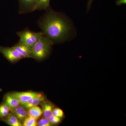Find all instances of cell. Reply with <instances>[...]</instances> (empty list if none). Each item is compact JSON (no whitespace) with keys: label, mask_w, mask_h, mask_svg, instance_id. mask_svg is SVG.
I'll use <instances>...</instances> for the list:
<instances>
[{"label":"cell","mask_w":126,"mask_h":126,"mask_svg":"<svg viewBox=\"0 0 126 126\" xmlns=\"http://www.w3.org/2000/svg\"><path fill=\"white\" fill-rule=\"evenodd\" d=\"M20 15L28 14L35 11L37 0H18Z\"/></svg>","instance_id":"obj_5"},{"label":"cell","mask_w":126,"mask_h":126,"mask_svg":"<svg viewBox=\"0 0 126 126\" xmlns=\"http://www.w3.org/2000/svg\"><path fill=\"white\" fill-rule=\"evenodd\" d=\"M126 0H117L116 1V4L118 6H121L123 4H126Z\"/></svg>","instance_id":"obj_20"},{"label":"cell","mask_w":126,"mask_h":126,"mask_svg":"<svg viewBox=\"0 0 126 126\" xmlns=\"http://www.w3.org/2000/svg\"><path fill=\"white\" fill-rule=\"evenodd\" d=\"M4 103L9 107L10 111L17 107L20 104L18 99L13 93L9 94L5 96Z\"/></svg>","instance_id":"obj_8"},{"label":"cell","mask_w":126,"mask_h":126,"mask_svg":"<svg viewBox=\"0 0 126 126\" xmlns=\"http://www.w3.org/2000/svg\"><path fill=\"white\" fill-rule=\"evenodd\" d=\"M0 53L12 63L18 62L23 58L21 55L13 47H4L0 46Z\"/></svg>","instance_id":"obj_4"},{"label":"cell","mask_w":126,"mask_h":126,"mask_svg":"<svg viewBox=\"0 0 126 126\" xmlns=\"http://www.w3.org/2000/svg\"><path fill=\"white\" fill-rule=\"evenodd\" d=\"M50 0H37L35 11L46 10L51 8L50 5Z\"/></svg>","instance_id":"obj_14"},{"label":"cell","mask_w":126,"mask_h":126,"mask_svg":"<svg viewBox=\"0 0 126 126\" xmlns=\"http://www.w3.org/2000/svg\"><path fill=\"white\" fill-rule=\"evenodd\" d=\"M38 125L39 126H51L54 125L50 122L48 118H42L39 121L38 123Z\"/></svg>","instance_id":"obj_17"},{"label":"cell","mask_w":126,"mask_h":126,"mask_svg":"<svg viewBox=\"0 0 126 126\" xmlns=\"http://www.w3.org/2000/svg\"><path fill=\"white\" fill-rule=\"evenodd\" d=\"M42 106L44 117L48 119L52 115L53 111L54 109V106L50 102L45 101L40 103Z\"/></svg>","instance_id":"obj_9"},{"label":"cell","mask_w":126,"mask_h":126,"mask_svg":"<svg viewBox=\"0 0 126 126\" xmlns=\"http://www.w3.org/2000/svg\"><path fill=\"white\" fill-rule=\"evenodd\" d=\"M13 47L21 55L23 58H31L32 53V48L26 45L20 40Z\"/></svg>","instance_id":"obj_7"},{"label":"cell","mask_w":126,"mask_h":126,"mask_svg":"<svg viewBox=\"0 0 126 126\" xmlns=\"http://www.w3.org/2000/svg\"><path fill=\"white\" fill-rule=\"evenodd\" d=\"M52 115L62 118L63 117L64 114L63 110L59 108H55L53 110Z\"/></svg>","instance_id":"obj_19"},{"label":"cell","mask_w":126,"mask_h":126,"mask_svg":"<svg viewBox=\"0 0 126 126\" xmlns=\"http://www.w3.org/2000/svg\"><path fill=\"white\" fill-rule=\"evenodd\" d=\"M28 110V116L33 117L36 119L39 118L43 114L42 109L37 106L32 107Z\"/></svg>","instance_id":"obj_13"},{"label":"cell","mask_w":126,"mask_h":126,"mask_svg":"<svg viewBox=\"0 0 126 126\" xmlns=\"http://www.w3.org/2000/svg\"><path fill=\"white\" fill-rule=\"evenodd\" d=\"M6 124L11 126H22L23 124L15 116L13 112L9 113V115L3 119Z\"/></svg>","instance_id":"obj_12"},{"label":"cell","mask_w":126,"mask_h":126,"mask_svg":"<svg viewBox=\"0 0 126 126\" xmlns=\"http://www.w3.org/2000/svg\"><path fill=\"white\" fill-rule=\"evenodd\" d=\"M50 122L52 123L53 125H56L59 124L61 122L62 118L55 116L54 115H52L50 116L48 118Z\"/></svg>","instance_id":"obj_18"},{"label":"cell","mask_w":126,"mask_h":126,"mask_svg":"<svg viewBox=\"0 0 126 126\" xmlns=\"http://www.w3.org/2000/svg\"><path fill=\"white\" fill-rule=\"evenodd\" d=\"M10 108L4 103L0 105V119L3 120L8 116L10 113Z\"/></svg>","instance_id":"obj_15"},{"label":"cell","mask_w":126,"mask_h":126,"mask_svg":"<svg viewBox=\"0 0 126 126\" xmlns=\"http://www.w3.org/2000/svg\"><path fill=\"white\" fill-rule=\"evenodd\" d=\"M94 0H88L87 5V12H88L90 10Z\"/></svg>","instance_id":"obj_21"},{"label":"cell","mask_w":126,"mask_h":126,"mask_svg":"<svg viewBox=\"0 0 126 126\" xmlns=\"http://www.w3.org/2000/svg\"><path fill=\"white\" fill-rule=\"evenodd\" d=\"M11 111L21 123L28 116V112L22 106H19Z\"/></svg>","instance_id":"obj_10"},{"label":"cell","mask_w":126,"mask_h":126,"mask_svg":"<svg viewBox=\"0 0 126 126\" xmlns=\"http://www.w3.org/2000/svg\"><path fill=\"white\" fill-rule=\"evenodd\" d=\"M20 38V40L26 45L32 48L36 43L44 35L41 32H34L30 30L29 29H25L24 30L19 32L16 33Z\"/></svg>","instance_id":"obj_3"},{"label":"cell","mask_w":126,"mask_h":126,"mask_svg":"<svg viewBox=\"0 0 126 126\" xmlns=\"http://www.w3.org/2000/svg\"><path fill=\"white\" fill-rule=\"evenodd\" d=\"M1 89L0 88V92H1Z\"/></svg>","instance_id":"obj_22"},{"label":"cell","mask_w":126,"mask_h":126,"mask_svg":"<svg viewBox=\"0 0 126 126\" xmlns=\"http://www.w3.org/2000/svg\"><path fill=\"white\" fill-rule=\"evenodd\" d=\"M46 11L38 21L44 35L54 44L64 43L74 37L76 31L70 18L63 12L55 11L51 8Z\"/></svg>","instance_id":"obj_1"},{"label":"cell","mask_w":126,"mask_h":126,"mask_svg":"<svg viewBox=\"0 0 126 126\" xmlns=\"http://www.w3.org/2000/svg\"><path fill=\"white\" fill-rule=\"evenodd\" d=\"M44 101H45V97L43 95H40L39 94L38 96L30 99L23 106L25 108L29 109L32 107L38 106Z\"/></svg>","instance_id":"obj_11"},{"label":"cell","mask_w":126,"mask_h":126,"mask_svg":"<svg viewBox=\"0 0 126 126\" xmlns=\"http://www.w3.org/2000/svg\"><path fill=\"white\" fill-rule=\"evenodd\" d=\"M53 44L50 39L44 35L32 48L31 58L39 61L45 59L48 56Z\"/></svg>","instance_id":"obj_2"},{"label":"cell","mask_w":126,"mask_h":126,"mask_svg":"<svg viewBox=\"0 0 126 126\" xmlns=\"http://www.w3.org/2000/svg\"><path fill=\"white\" fill-rule=\"evenodd\" d=\"M37 125V119L29 116L25 118L23 124L24 126H36Z\"/></svg>","instance_id":"obj_16"},{"label":"cell","mask_w":126,"mask_h":126,"mask_svg":"<svg viewBox=\"0 0 126 126\" xmlns=\"http://www.w3.org/2000/svg\"><path fill=\"white\" fill-rule=\"evenodd\" d=\"M13 94L18 99L20 104L22 106L25 104L30 99L39 94L38 93L33 92H16L13 93Z\"/></svg>","instance_id":"obj_6"}]
</instances>
